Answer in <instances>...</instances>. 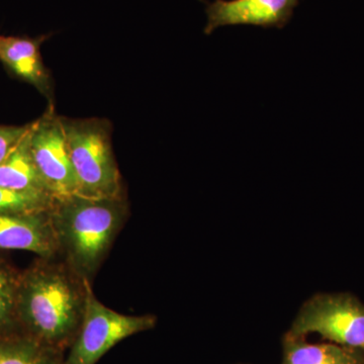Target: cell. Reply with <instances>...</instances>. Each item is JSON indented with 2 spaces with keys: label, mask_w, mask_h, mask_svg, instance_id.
Returning <instances> with one entry per match:
<instances>
[{
  "label": "cell",
  "mask_w": 364,
  "mask_h": 364,
  "mask_svg": "<svg viewBox=\"0 0 364 364\" xmlns=\"http://www.w3.org/2000/svg\"><path fill=\"white\" fill-rule=\"evenodd\" d=\"M122 196L91 198L72 196L56 200L51 219L59 252L79 277L90 280L105 259L126 215Z\"/></svg>",
  "instance_id": "cell-2"
},
{
  "label": "cell",
  "mask_w": 364,
  "mask_h": 364,
  "mask_svg": "<svg viewBox=\"0 0 364 364\" xmlns=\"http://www.w3.org/2000/svg\"><path fill=\"white\" fill-rule=\"evenodd\" d=\"M33 123L21 127L0 126V163L4 162L30 131Z\"/></svg>",
  "instance_id": "cell-15"
},
{
  "label": "cell",
  "mask_w": 364,
  "mask_h": 364,
  "mask_svg": "<svg viewBox=\"0 0 364 364\" xmlns=\"http://www.w3.org/2000/svg\"><path fill=\"white\" fill-rule=\"evenodd\" d=\"M31 132L32 130L9 156L0 163V186L20 193L54 198L46 186L33 162L30 148Z\"/></svg>",
  "instance_id": "cell-10"
},
{
  "label": "cell",
  "mask_w": 364,
  "mask_h": 364,
  "mask_svg": "<svg viewBox=\"0 0 364 364\" xmlns=\"http://www.w3.org/2000/svg\"><path fill=\"white\" fill-rule=\"evenodd\" d=\"M299 0H215L205 9L207 25L203 33L210 35L227 26L284 28L293 18Z\"/></svg>",
  "instance_id": "cell-7"
},
{
  "label": "cell",
  "mask_w": 364,
  "mask_h": 364,
  "mask_svg": "<svg viewBox=\"0 0 364 364\" xmlns=\"http://www.w3.org/2000/svg\"><path fill=\"white\" fill-rule=\"evenodd\" d=\"M61 353L28 336L0 339V364H64Z\"/></svg>",
  "instance_id": "cell-12"
},
{
  "label": "cell",
  "mask_w": 364,
  "mask_h": 364,
  "mask_svg": "<svg viewBox=\"0 0 364 364\" xmlns=\"http://www.w3.org/2000/svg\"><path fill=\"white\" fill-rule=\"evenodd\" d=\"M47 37H14L0 35V61L23 81L35 86L51 102L49 72L43 63L41 45Z\"/></svg>",
  "instance_id": "cell-9"
},
{
  "label": "cell",
  "mask_w": 364,
  "mask_h": 364,
  "mask_svg": "<svg viewBox=\"0 0 364 364\" xmlns=\"http://www.w3.org/2000/svg\"><path fill=\"white\" fill-rule=\"evenodd\" d=\"M155 324L154 316L124 315L102 305L95 298L87 280L85 315L64 364H97L119 342L152 329Z\"/></svg>",
  "instance_id": "cell-4"
},
{
  "label": "cell",
  "mask_w": 364,
  "mask_h": 364,
  "mask_svg": "<svg viewBox=\"0 0 364 364\" xmlns=\"http://www.w3.org/2000/svg\"><path fill=\"white\" fill-rule=\"evenodd\" d=\"M18 277L0 265V339L13 336L11 330L18 322Z\"/></svg>",
  "instance_id": "cell-13"
},
{
  "label": "cell",
  "mask_w": 364,
  "mask_h": 364,
  "mask_svg": "<svg viewBox=\"0 0 364 364\" xmlns=\"http://www.w3.org/2000/svg\"><path fill=\"white\" fill-rule=\"evenodd\" d=\"M50 213H0V250L30 251L43 259L55 257L59 243Z\"/></svg>",
  "instance_id": "cell-8"
},
{
  "label": "cell",
  "mask_w": 364,
  "mask_h": 364,
  "mask_svg": "<svg viewBox=\"0 0 364 364\" xmlns=\"http://www.w3.org/2000/svg\"><path fill=\"white\" fill-rule=\"evenodd\" d=\"M33 162L51 195L57 200L78 196V182L72 166L61 117L53 107L33 122L30 136Z\"/></svg>",
  "instance_id": "cell-6"
},
{
  "label": "cell",
  "mask_w": 364,
  "mask_h": 364,
  "mask_svg": "<svg viewBox=\"0 0 364 364\" xmlns=\"http://www.w3.org/2000/svg\"><path fill=\"white\" fill-rule=\"evenodd\" d=\"M282 364H361L358 351L336 344H306L289 340Z\"/></svg>",
  "instance_id": "cell-11"
},
{
  "label": "cell",
  "mask_w": 364,
  "mask_h": 364,
  "mask_svg": "<svg viewBox=\"0 0 364 364\" xmlns=\"http://www.w3.org/2000/svg\"><path fill=\"white\" fill-rule=\"evenodd\" d=\"M316 333L346 348L364 349V306L349 294H320L306 301L289 336Z\"/></svg>",
  "instance_id": "cell-5"
},
{
  "label": "cell",
  "mask_w": 364,
  "mask_h": 364,
  "mask_svg": "<svg viewBox=\"0 0 364 364\" xmlns=\"http://www.w3.org/2000/svg\"><path fill=\"white\" fill-rule=\"evenodd\" d=\"M56 200L52 196L20 193L0 186V213L36 214L50 212Z\"/></svg>",
  "instance_id": "cell-14"
},
{
  "label": "cell",
  "mask_w": 364,
  "mask_h": 364,
  "mask_svg": "<svg viewBox=\"0 0 364 364\" xmlns=\"http://www.w3.org/2000/svg\"><path fill=\"white\" fill-rule=\"evenodd\" d=\"M87 280L66 262H42L18 277V322L26 336L61 352L70 347L85 315Z\"/></svg>",
  "instance_id": "cell-1"
},
{
  "label": "cell",
  "mask_w": 364,
  "mask_h": 364,
  "mask_svg": "<svg viewBox=\"0 0 364 364\" xmlns=\"http://www.w3.org/2000/svg\"><path fill=\"white\" fill-rule=\"evenodd\" d=\"M78 196L91 198L122 196L121 173L112 146L107 119H70L61 117Z\"/></svg>",
  "instance_id": "cell-3"
}]
</instances>
